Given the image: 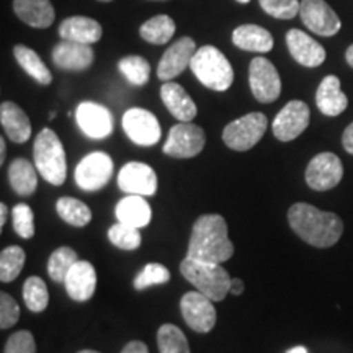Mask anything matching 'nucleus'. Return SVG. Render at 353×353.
<instances>
[{"label":"nucleus","instance_id":"1","mask_svg":"<svg viewBox=\"0 0 353 353\" xmlns=\"http://www.w3.org/2000/svg\"><path fill=\"white\" fill-rule=\"evenodd\" d=\"M288 223L304 242L319 249L337 244L343 232V223L337 214L321 211L307 203H294L291 206Z\"/></svg>","mask_w":353,"mask_h":353},{"label":"nucleus","instance_id":"2","mask_svg":"<svg viewBox=\"0 0 353 353\" xmlns=\"http://www.w3.org/2000/svg\"><path fill=\"white\" fill-rule=\"evenodd\" d=\"M234 255L226 219L221 214H203L195 221L187 257L210 263H224Z\"/></svg>","mask_w":353,"mask_h":353},{"label":"nucleus","instance_id":"3","mask_svg":"<svg viewBox=\"0 0 353 353\" xmlns=\"http://www.w3.org/2000/svg\"><path fill=\"white\" fill-rule=\"evenodd\" d=\"M34 167L48 183L61 187L68 176V157L59 136L50 128H44L34 139Z\"/></svg>","mask_w":353,"mask_h":353},{"label":"nucleus","instance_id":"4","mask_svg":"<svg viewBox=\"0 0 353 353\" xmlns=\"http://www.w3.org/2000/svg\"><path fill=\"white\" fill-rule=\"evenodd\" d=\"M180 273L200 293L213 301H223L231 288L232 278L221 267V263L201 262V260L185 257L180 263Z\"/></svg>","mask_w":353,"mask_h":353},{"label":"nucleus","instance_id":"5","mask_svg":"<svg viewBox=\"0 0 353 353\" xmlns=\"http://www.w3.org/2000/svg\"><path fill=\"white\" fill-rule=\"evenodd\" d=\"M190 69L203 85L214 92H226L234 82V70L228 57L216 46L206 44L196 50Z\"/></svg>","mask_w":353,"mask_h":353},{"label":"nucleus","instance_id":"6","mask_svg":"<svg viewBox=\"0 0 353 353\" xmlns=\"http://www.w3.org/2000/svg\"><path fill=\"white\" fill-rule=\"evenodd\" d=\"M268 121L267 117L260 112L245 114L229 123L223 131V141L232 151H249L260 139L263 138L267 131Z\"/></svg>","mask_w":353,"mask_h":353},{"label":"nucleus","instance_id":"7","mask_svg":"<svg viewBox=\"0 0 353 353\" xmlns=\"http://www.w3.org/2000/svg\"><path fill=\"white\" fill-rule=\"evenodd\" d=\"M206 144V134L203 128L193 125L192 121H180L172 126L164 148L165 156L174 159L195 157L203 151Z\"/></svg>","mask_w":353,"mask_h":353},{"label":"nucleus","instance_id":"8","mask_svg":"<svg viewBox=\"0 0 353 353\" xmlns=\"http://www.w3.org/2000/svg\"><path fill=\"white\" fill-rule=\"evenodd\" d=\"M114 165L112 157L107 152H90L79 162L76 167V179L77 187L83 192H97L107 187V183L112 180Z\"/></svg>","mask_w":353,"mask_h":353},{"label":"nucleus","instance_id":"9","mask_svg":"<svg viewBox=\"0 0 353 353\" xmlns=\"http://www.w3.org/2000/svg\"><path fill=\"white\" fill-rule=\"evenodd\" d=\"M249 83L255 100L260 103H272L281 94L280 74L267 57H254L249 65Z\"/></svg>","mask_w":353,"mask_h":353},{"label":"nucleus","instance_id":"10","mask_svg":"<svg viewBox=\"0 0 353 353\" xmlns=\"http://www.w3.org/2000/svg\"><path fill=\"white\" fill-rule=\"evenodd\" d=\"M214 301L200 291H190L180 299V311L187 325L198 334H208L216 325Z\"/></svg>","mask_w":353,"mask_h":353},{"label":"nucleus","instance_id":"11","mask_svg":"<svg viewBox=\"0 0 353 353\" xmlns=\"http://www.w3.org/2000/svg\"><path fill=\"white\" fill-rule=\"evenodd\" d=\"M311 120L309 107L301 100H291L278 112L272 123V131L281 143H290L301 136Z\"/></svg>","mask_w":353,"mask_h":353},{"label":"nucleus","instance_id":"12","mask_svg":"<svg viewBox=\"0 0 353 353\" xmlns=\"http://www.w3.org/2000/svg\"><path fill=\"white\" fill-rule=\"evenodd\" d=\"M342 161L332 152H321L311 159L306 169V183L316 192H327L341 183Z\"/></svg>","mask_w":353,"mask_h":353},{"label":"nucleus","instance_id":"13","mask_svg":"<svg viewBox=\"0 0 353 353\" xmlns=\"http://www.w3.org/2000/svg\"><path fill=\"white\" fill-rule=\"evenodd\" d=\"M299 17L303 23L319 37H334L342 28L341 19L325 0H301Z\"/></svg>","mask_w":353,"mask_h":353},{"label":"nucleus","instance_id":"14","mask_svg":"<svg viewBox=\"0 0 353 353\" xmlns=\"http://www.w3.org/2000/svg\"><path fill=\"white\" fill-rule=\"evenodd\" d=\"M123 130L132 143L149 148L161 139V125L156 114L144 108H130L123 114Z\"/></svg>","mask_w":353,"mask_h":353},{"label":"nucleus","instance_id":"15","mask_svg":"<svg viewBox=\"0 0 353 353\" xmlns=\"http://www.w3.org/2000/svg\"><path fill=\"white\" fill-rule=\"evenodd\" d=\"M76 121L82 132L92 139H105L113 132V114L95 101H82L76 110Z\"/></svg>","mask_w":353,"mask_h":353},{"label":"nucleus","instance_id":"16","mask_svg":"<svg viewBox=\"0 0 353 353\" xmlns=\"http://www.w3.org/2000/svg\"><path fill=\"white\" fill-rule=\"evenodd\" d=\"M196 52V44L192 38L183 37L172 43L157 65V77L162 82H169L183 72L192 64Z\"/></svg>","mask_w":353,"mask_h":353},{"label":"nucleus","instance_id":"17","mask_svg":"<svg viewBox=\"0 0 353 353\" xmlns=\"http://www.w3.org/2000/svg\"><path fill=\"white\" fill-rule=\"evenodd\" d=\"M118 187L128 195L152 196L157 192V175L151 165L128 162L118 174Z\"/></svg>","mask_w":353,"mask_h":353},{"label":"nucleus","instance_id":"18","mask_svg":"<svg viewBox=\"0 0 353 353\" xmlns=\"http://www.w3.org/2000/svg\"><path fill=\"white\" fill-rule=\"evenodd\" d=\"M52 63L57 69L69 70V72H82L94 64L95 52L90 44L63 39L52 48Z\"/></svg>","mask_w":353,"mask_h":353},{"label":"nucleus","instance_id":"19","mask_svg":"<svg viewBox=\"0 0 353 353\" xmlns=\"http://www.w3.org/2000/svg\"><path fill=\"white\" fill-rule=\"evenodd\" d=\"M286 46L291 57L304 68H317L325 61L324 46L303 30H290L286 33Z\"/></svg>","mask_w":353,"mask_h":353},{"label":"nucleus","instance_id":"20","mask_svg":"<svg viewBox=\"0 0 353 353\" xmlns=\"http://www.w3.org/2000/svg\"><path fill=\"white\" fill-rule=\"evenodd\" d=\"M69 298L77 303H85L94 296L97 288V272L87 260H77L64 280Z\"/></svg>","mask_w":353,"mask_h":353},{"label":"nucleus","instance_id":"21","mask_svg":"<svg viewBox=\"0 0 353 353\" xmlns=\"http://www.w3.org/2000/svg\"><path fill=\"white\" fill-rule=\"evenodd\" d=\"M316 105L325 117H339L348 107L347 95L342 92L341 79L325 76L316 92Z\"/></svg>","mask_w":353,"mask_h":353},{"label":"nucleus","instance_id":"22","mask_svg":"<svg viewBox=\"0 0 353 353\" xmlns=\"http://www.w3.org/2000/svg\"><path fill=\"white\" fill-rule=\"evenodd\" d=\"M0 123L7 138L17 144H23L32 138V123L28 114L13 101H3L0 105Z\"/></svg>","mask_w":353,"mask_h":353},{"label":"nucleus","instance_id":"23","mask_svg":"<svg viewBox=\"0 0 353 353\" xmlns=\"http://www.w3.org/2000/svg\"><path fill=\"white\" fill-rule=\"evenodd\" d=\"M161 99L179 121H192L196 117L198 108L195 101L180 83L172 81L164 82V85L161 87Z\"/></svg>","mask_w":353,"mask_h":353},{"label":"nucleus","instance_id":"24","mask_svg":"<svg viewBox=\"0 0 353 353\" xmlns=\"http://www.w3.org/2000/svg\"><path fill=\"white\" fill-rule=\"evenodd\" d=\"M13 12L23 23L33 28H48L56 19L51 0H13Z\"/></svg>","mask_w":353,"mask_h":353},{"label":"nucleus","instance_id":"25","mask_svg":"<svg viewBox=\"0 0 353 353\" xmlns=\"http://www.w3.org/2000/svg\"><path fill=\"white\" fill-rule=\"evenodd\" d=\"M59 37L68 41H76L82 44H94L101 38V25L90 17H69L61 21Z\"/></svg>","mask_w":353,"mask_h":353},{"label":"nucleus","instance_id":"26","mask_svg":"<svg viewBox=\"0 0 353 353\" xmlns=\"http://www.w3.org/2000/svg\"><path fill=\"white\" fill-rule=\"evenodd\" d=\"M114 213H117L118 223L130 224L138 229L145 228L152 219L151 206L141 195H128L118 201Z\"/></svg>","mask_w":353,"mask_h":353},{"label":"nucleus","instance_id":"27","mask_svg":"<svg viewBox=\"0 0 353 353\" xmlns=\"http://www.w3.org/2000/svg\"><path fill=\"white\" fill-rule=\"evenodd\" d=\"M232 43L239 50L250 52H268L273 50V37L259 25H241L232 32Z\"/></svg>","mask_w":353,"mask_h":353},{"label":"nucleus","instance_id":"28","mask_svg":"<svg viewBox=\"0 0 353 353\" xmlns=\"http://www.w3.org/2000/svg\"><path fill=\"white\" fill-rule=\"evenodd\" d=\"M38 169L23 157L15 159L8 165V182L13 192L20 196H32L38 187Z\"/></svg>","mask_w":353,"mask_h":353},{"label":"nucleus","instance_id":"29","mask_svg":"<svg viewBox=\"0 0 353 353\" xmlns=\"http://www.w3.org/2000/svg\"><path fill=\"white\" fill-rule=\"evenodd\" d=\"M13 56H15L20 68L23 69L30 77H33L38 83H41V85H50L52 82L50 69L46 68V64L43 63V59L38 56V52L33 51L32 48L25 46V44H17V46L13 48Z\"/></svg>","mask_w":353,"mask_h":353},{"label":"nucleus","instance_id":"30","mask_svg":"<svg viewBox=\"0 0 353 353\" xmlns=\"http://www.w3.org/2000/svg\"><path fill=\"white\" fill-rule=\"evenodd\" d=\"M175 21L169 15H156L148 21H144L139 28V34L144 41L151 44L169 43L175 34Z\"/></svg>","mask_w":353,"mask_h":353},{"label":"nucleus","instance_id":"31","mask_svg":"<svg viewBox=\"0 0 353 353\" xmlns=\"http://www.w3.org/2000/svg\"><path fill=\"white\" fill-rule=\"evenodd\" d=\"M56 211L59 218L68 223L69 226L83 228L92 221V211L85 203L77 198L63 196L56 201Z\"/></svg>","mask_w":353,"mask_h":353},{"label":"nucleus","instance_id":"32","mask_svg":"<svg viewBox=\"0 0 353 353\" xmlns=\"http://www.w3.org/2000/svg\"><path fill=\"white\" fill-rule=\"evenodd\" d=\"M79 260L76 250L70 249V247H59L54 252L51 254L50 260H48V273L50 278L56 283H64L65 276L70 272V268L74 267Z\"/></svg>","mask_w":353,"mask_h":353},{"label":"nucleus","instance_id":"33","mask_svg":"<svg viewBox=\"0 0 353 353\" xmlns=\"http://www.w3.org/2000/svg\"><path fill=\"white\" fill-rule=\"evenodd\" d=\"M157 345L161 353H192L185 334L174 324H164L159 327Z\"/></svg>","mask_w":353,"mask_h":353},{"label":"nucleus","instance_id":"34","mask_svg":"<svg viewBox=\"0 0 353 353\" xmlns=\"http://www.w3.org/2000/svg\"><path fill=\"white\" fill-rule=\"evenodd\" d=\"M23 301L32 312H43L50 303L48 286L39 276L26 278L23 283Z\"/></svg>","mask_w":353,"mask_h":353},{"label":"nucleus","instance_id":"35","mask_svg":"<svg viewBox=\"0 0 353 353\" xmlns=\"http://www.w3.org/2000/svg\"><path fill=\"white\" fill-rule=\"evenodd\" d=\"M118 69L132 85H145L151 77V65L143 56H125L118 63Z\"/></svg>","mask_w":353,"mask_h":353},{"label":"nucleus","instance_id":"36","mask_svg":"<svg viewBox=\"0 0 353 353\" xmlns=\"http://www.w3.org/2000/svg\"><path fill=\"white\" fill-rule=\"evenodd\" d=\"M25 250L19 245H10L0 254V280L10 283L20 275L25 265Z\"/></svg>","mask_w":353,"mask_h":353},{"label":"nucleus","instance_id":"37","mask_svg":"<svg viewBox=\"0 0 353 353\" xmlns=\"http://www.w3.org/2000/svg\"><path fill=\"white\" fill-rule=\"evenodd\" d=\"M108 239L114 247L121 250H136L141 245V232L138 228L130 224L118 223L108 229Z\"/></svg>","mask_w":353,"mask_h":353},{"label":"nucleus","instance_id":"38","mask_svg":"<svg viewBox=\"0 0 353 353\" xmlns=\"http://www.w3.org/2000/svg\"><path fill=\"white\" fill-rule=\"evenodd\" d=\"M170 281V272L162 263H148L134 278V288L144 291L156 285H165Z\"/></svg>","mask_w":353,"mask_h":353},{"label":"nucleus","instance_id":"39","mask_svg":"<svg viewBox=\"0 0 353 353\" xmlns=\"http://www.w3.org/2000/svg\"><path fill=\"white\" fill-rule=\"evenodd\" d=\"M13 229L21 239H32L34 236V214L26 203H19L12 210Z\"/></svg>","mask_w":353,"mask_h":353},{"label":"nucleus","instance_id":"40","mask_svg":"<svg viewBox=\"0 0 353 353\" xmlns=\"http://www.w3.org/2000/svg\"><path fill=\"white\" fill-rule=\"evenodd\" d=\"M260 7L265 13L280 20H291L299 15V0H259Z\"/></svg>","mask_w":353,"mask_h":353},{"label":"nucleus","instance_id":"41","mask_svg":"<svg viewBox=\"0 0 353 353\" xmlns=\"http://www.w3.org/2000/svg\"><path fill=\"white\" fill-rule=\"evenodd\" d=\"M20 319V307L19 303L13 299L10 294L0 293V329H10Z\"/></svg>","mask_w":353,"mask_h":353},{"label":"nucleus","instance_id":"42","mask_svg":"<svg viewBox=\"0 0 353 353\" xmlns=\"http://www.w3.org/2000/svg\"><path fill=\"white\" fill-rule=\"evenodd\" d=\"M3 353H37L34 337L28 330H19L8 337Z\"/></svg>","mask_w":353,"mask_h":353},{"label":"nucleus","instance_id":"43","mask_svg":"<svg viewBox=\"0 0 353 353\" xmlns=\"http://www.w3.org/2000/svg\"><path fill=\"white\" fill-rule=\"evenodd\" d=\"M120 353H149L148 345L141 341H132L130 343H126L125 348Z\"/></svg>","mask_w":353,"mask_h":353},{"label":"nucleus","instance_id":"44","mask_svg":"<svg viewBox=\"0 0 353 353\" xmlns=\"http://www.w3.org/2000/svg\"><path fill=\"white\" fill-rule=\"evenodd\" d=\"M342 144H343V149H345L348 154H352V156H353V123H352V125H348L347 130L343 131Z\"/></svg>","mask_w":353,"mask_h":353},{"label":"nucleus","instance_id":"45","mask_svg":"<svg viewBox=\"0 0 353 353\" xmlns=\"http://www.w3.org/2000/svg\"><path fill=\"white\" fill-rule=\"evenodd\" d=\"M229 293L234 294V296H239V294L244 293V281H242L241 278H232Z\"/></svg>","mask_w":353,"mask_h":353},{"label":"nucleus","instance_id":"46","mask_svg":"<svg viewBox=\"0 0 353 353\" xmlns=\"http://www.w3.org/2000/svg\"><path fill=\"white\" fill-rule=\"evenodd\" d=\"M7 216H8L7 205H6V203H2V205H0V229H3V226H6Z\"/></svg>","mask_w":353,"mask_h":353},{"label":"nucleus","instance_id":"47","mask_svg":"<svg viewBox=\"0 0 353 353\" xmlns=\"http://www.w3.org/2000/svg\"><path fill=\"white\" fill-rule=\"evenodd\" d=\"M6 139H0V164H3V161H6Z\"/></svg>","mask_w":353,"mask_h":353},{"label":"nucleus","instance_id":"48","mask_svg":"<svg viewBox=\"0 0 353 353\" xmlns=\"http://www.w3.org/2000/svg\"><path fill=\"white\" fill-rule=\"evenodd\" d=\"M345 59H347L348 65H350V68H353V44L347 50V52H345Z\"/></svg>","mask_w":353,"mask_h":353},{"label":"nucleus","instance_id":"49","mask_svg":"<svg viewBox=\"0 0 353 353\" xmlns=\"http://www.w3.org/2000/svg\"><path fill=\"white\" fill-rule=\"evenodd\" d=\"M286 353H307V350H306V347H301V345H299V347H293V348H290V350L286 352Z\"/></svg>","mask_w":353,"mask_h":353},{"label":"nucleus","instance_id":"50","mask_svg":"<svg viewBox=\"0 0 353 353\" xmlns=\"http://www.w3.org/2000/svg\"><path fill=\"white\" fill-rule=\"evenodd\" d=\"M77 353H100V352H95V350H81V352H77Z\"/></svg>","mask_w":353,"mask_h":353},{"label":"nucleus","instance_id":"51","mask_svg":"<svg viewBox=\"0 0 353 353\" xmlns=\"http://www.w3.org/2000/svg\"><path fill=\"white\" fill-rule=\"evenodd\" d=\"M54 118H56V112H51L50 113V120H54Z\"/></svg>","mask_w":353,"mask_h":353},{"label":"nucleus","instance_id":"52","mask_svg":"<svg viewBox=\"0 0 353 353\" xmlns=\"http://www.w3.org/2000/svg\"><path fill=\"white\" fill-rule=\"evenodd\" d=\"M236 2H239V3H249L250 0H236Z\"/></svg>","mask_w":353,"mask_h":353},{"label":"nucleus","instance_id":"53","mask_svg":"<svg viewBox=\"0 0 353 353\" xmlns=\"http://www.w3.org/2000/svg\"><path fill=\"white\" fill-rule=\"evenodd\" d=\"M99 2H112V0H99Z\"/></svg>","mask_w":353,"mask_h":353},{"label":"nucleus","instance_id":"54","mask_svg":"<svg viewBox=\"0 0 353 353\" xmlns=\"http://www.w3.org/2000/svg\"><path fill=\"white\" fill-rule=\"evenodd\" d=\"M156 2H167V0H156Z\"/></svg>","mask_w":353,"mask_h":353}]
</instances>
